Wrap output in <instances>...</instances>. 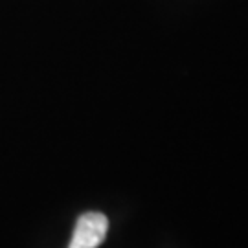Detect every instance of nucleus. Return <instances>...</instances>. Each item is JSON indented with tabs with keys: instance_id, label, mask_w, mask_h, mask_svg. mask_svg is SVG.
I'll return each mask as SVG.
<instances>
[{
	"instance_id": "1",
	"label": "nucleus",
	"mask_w": 248,
	"mask_h": 248,
	"mask_svg": "<svg viewBox=\"0 0 248 248\" xmlns=\"http://www.w3.org/2000/svg\"><path fill=\"white\" fill-rule=\"evenodd\" d=\"M108 232V219L99 212H87L78 217L68 248H99Z\"/></svg>"
}]
</instances>
